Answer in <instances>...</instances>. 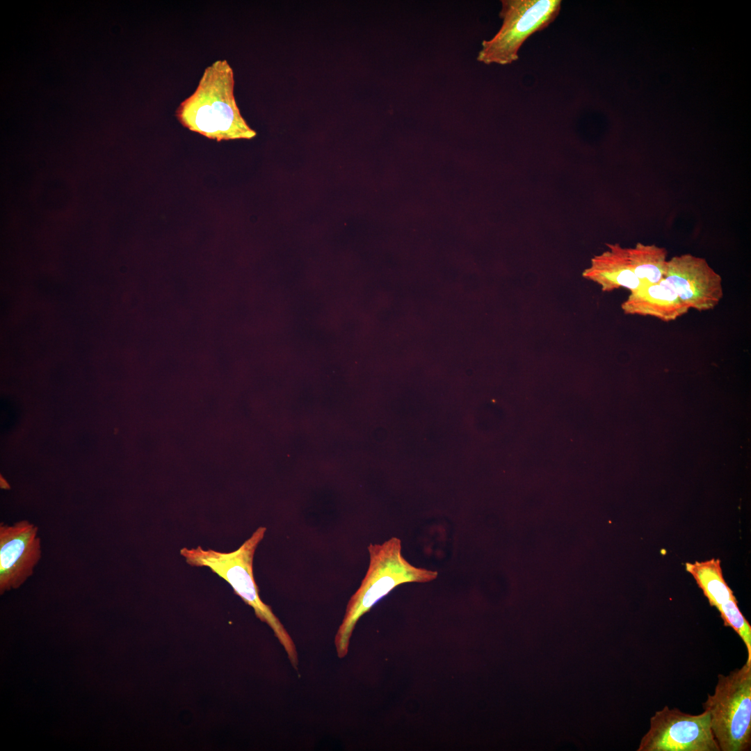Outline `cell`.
Listing matches in <instances>:
<instances>
[{
	"instance_id": "1",
	"label": "cell",
	"mask_w": 751,
	"mask_h": 751,
	"mask_svg": "<svg viewBox=\"0 0 751 751\" xmlns=\"http://www.w3.org/2000/svg\"><path fill=\"white\" fill-rule=\"evenodd\" d=\"M232 67L226 60L208 66L193 93L178 106L176 115L189 130L216 141L251 139L256 136L242 117L234 95Z\"/></svg>"
},
{
	"instance_id": "2",
	"label": "cell",
	"mask_w": 751,
	"mask_h": 751,
	"mask_svg": "<svg viewBox=\"0 0 751 751\" xmlns=\"http://www.w3.org/2000/svg\"><path fill=\"white\" fill-rule=\"evenodd\" d=\"M370 562L359 588L350 599L342 623L335 636L337 655L344 657L358 620L396 586L405 583H427L435 580L437 571L417 567L401 554V541L392 537L382 544L368 547Z\"/></svg>"
},
{
	"instance_id": "3",
	"label": "cell",
	"mask_w": 751,
	"mask_h": 751,
	"mask_svg": "<svg viewBox=\"0 0 751 751\" xmlns=\"http://www.w3.org/2000/svg\"><path fill=\"white\" fill-rule=\"evenodd\" d=\"M266 531V527H259L233 551L222 552L211 549H204L198 546L191 549L184 547L180 550V554L188 565L209 567L226 581L234 592L245 604L253 608L257 617L270 626L286 652L292 665L296 668L298 655L294 643L271 608L261 601L254 578V556Z\"/></svg>"
},
{
	"instance_id": "4",
	"label": "cell",
	"mask_w": 751,
	"mask_h": 751,
	"mask_svg": "<svg viewBox=\"0 0 751 751\" xmlns=\"http://www.w3.org/2000/svg\"><path fill=\"white\" fill-rule=\"evenodd\" d=\"M721 751H746L751 744V663L718 675L714 693L702 704Z\"/></svg>"
},
{
	"instance_id": "5",
	"label": "cell",
	"mask_w": 751,
	"mask_h": 751,
	"mask_svg": "<svg viewBox=\"0 0 751 751\" xmlns=\"http://www.w3.org/2000/svg\"><path fill=\"white\" fill-rule=\"evenodd\" d=\"M503 22L496 34L482 42L477 60L486 65H508L519 58V50L533 33L546 29L558 17L560 0H502Z\"/></svg>"
},
{
	"instance_id": "6",
	"label": "cell",
	"mask_w": 751,
	"mask_h": 751,
	"mask_svg": "<svg viewBox=\"0 0 751 751\" xmlns=\"http://www.w3.org/2000/svg\"><path fill=\"white\" fill-rule=\"evenodd\" d=\"M638 751H720L709 713L691 715L665 706L650 718Z\"/></svg>"
},
{
	"instance_id": "7",
	"label": "cell",
	"mask_w": 751,
	"mask_h": 751,
	"mask_svg": "<svg viewBox=\"0 0 751 751\" xmlns=\"http://www.w3.org/2000/svg\"><path fill=\"white\" fill-rule=\"evenodd\" d=\"M663 280L689 309L700 312L713 309L723 296L720 275L705 259L691 254L668 260Z\"/></svg>"
},
{
	"instance_id": "8",
	"label": "cell",
	"mask_w": 751,
	"mask_h": 751,
	"mask_svg": "<svg viewBox=\"0 0 751 751\" xmlns=\"http://www.w3.org/2000/svg\"><path fill=\"white\" fill-rule=\"evenodd\" d=\"M42 556L37 525L23 519L0 524V592L19 588Z\"/></svg>"
},
{
	"instance_id": "9",
	"label": "cell",
	"mask_w": 751,
	"mask_h": 751,
	"mask_svg": "<svg viewBox=\"0 0 751 751\" xmlns=\"http://www.w3.org/2000/svg\"><path fill=\"white\" fill-rule=\"evenodd\" d=\"M606 246V250L591 259L583 277L599 284L603 291L620 288L633 291L645 286L634 273L627 248L619 243H607Z\"/></svg>"
},
{
	"instance_id": "10",
	"label": "cell",
	"mask_w": 751,
	"mask_h": 751,
	"mask_svg": "<svg viewBox=\"0 0 751 751\" xmlns=\"http://www.w3.org/2000/svg\"><path fill=\"white\" fill-rule=\"evenodd\" d=\"M621 307L627 314L649 316L665 322L674 321L689 310L664 280L630 291Z\"/></svg>"
},
{
	"instance_id": "11",
	"label": "cell",
	"mask_w": 751,
	"mask_h": 751,
	"mask_svg": "<svg viewBox=\"0 0 751 751\" xmlns=\"http://www.w3.org/2000/svg\"><path fill=\"white\" fill-rule=\"evenodd\" d=\"M686 569L694 577L709 604L718 611L736 601L723 577L719 559L686 563Z\"/></svg>"
},
{
	"instance_id": "12",
	"label": "cell",
	"mask_w": 751,
	"mask_h": 751,
	"mask_svg": "<svg viewBox=\"0 0 751 751\" xmlns=\"http://www.w3.org/2000/svg\"><path fill=\"white\" fill-rule=\"evenodd\" d=\"M627 251L636 275L645 286L657 284L663 279L668 263L665 248L638 243L633 248H627Z\"/></svg>"
},
{
	"instance_id": "13",
	"label": "cell",
	"mask_w": 751,
	"mask_h": 751,
	"mask_svg": "<svg viewBox=\"0 0 751 751\" xmlns=\"http://www.w3.org/2000/svg\"><path fill=\"white\" fill-rule=\"evenodd\" d=\"M0 486H1V488H3V489H6V490L10 489L9 484L7 483V481L3 478H2L1 476V479H0Z\"/></svg>"
}]
</instances>
